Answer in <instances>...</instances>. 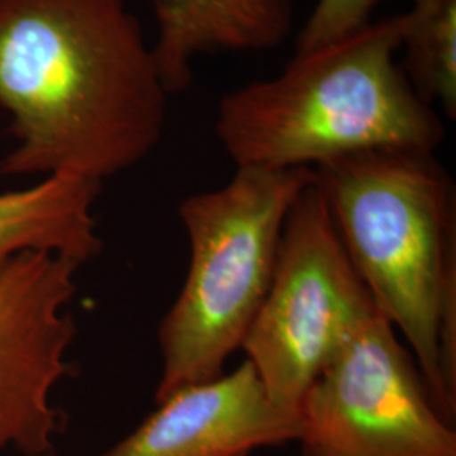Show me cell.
<instances>
[{
  "instance_id": "1",
  "label": "cell",
  "mask_w": 456,
  "mask_h": 456,
  "mask_svg": "<svg viewBox=\"0 0 456 456\" xmlns=\"http://www.w3.org/2000/svg\"><path fill=\"white\" fill-rule=\"evenodd\" d=\"M169 94L126 0H0L2 176L103 183L163 137Z\"/></svg>"
},
{
  "instance_id": "2",
  "label": "cell",
  "mask_w": 456,
  "mask_h": 456,
  "mask_svg": "<svg viewBox=\"0 0 456 456\" xmlns=\"http://www.w3.org/2000/svg\"><path fill=\"white\" fill-rule=\"evenodd\" d=\"M346 256L409 345L446 421L456 411V190L435 152L374 149L313 169Z\"/></svg>"
},
{
  "instance_id": "3",
  "label": "cell",
  "mask_w": 456,
  "mask_h": 456,
  "mask_svg": "<svg viewBox=\"0 0 456 456\" xmlns=\"http://www.w3.org/2000/svg\"><path fill=\"white\" fill-rule=\"evenodd\" d=\"M403 14L296 53L274 78L224 95L215 134L235 167L314 169L374 149L435 152L440 115L395 63Z\"/></svg>"
},
{
  "instance_id": "4",
  "label": "cell",
  "mask_w": 456,
  "mask_h": 456,
  "mask_svg": "<svg viewBox=\"0 0 456 456\" xmlns=\"http://www.w3.org/2000/svg\"><path fill=\"white\" fill-rule=\"evenodd\" d=\"M313 169L237 167L227 184L184 198L190 265L159 326L156 403L224 372L242 348L276 267L282 227Z\"/></svg>"
},
{
  "instance_id": "5",
  "label": "cell",
  "mask_w": 456,
  "mask_h": 456,
  "mask_svg": "<svg viewBox=\"0 0 456 456\" xmlns=\"http://www.w3.org/2000/svg\"><path fill=\"white\" fill-rule=\"evenodd\" d=\"M377 306L314 183L294 200L261 310L242 343L279 406L297 411L311 384Z\"/></svg>"
},
{
  "instance_id": "6",
  "label": "cell",
  "mask_w": 456,
  "mask_h": 456,
  "mask_svg": "<svg viewBox=\"0 0 456 456\" xmlns=\"http://www.w3.org/2000/svg\"><path fill=\"white\" fill-rule=\"evenodd\" d=\"M301 456H456L416 360L375 311L299 403Z\"/></svg>"
},
{
  "instance_id": "7",
  "label": "cell",
  "mask_w": 456,
  "mask_h": 456,
  "mask_svg": "<svg viewBox=\"0 0 456 456\" xmlns=\"http://www.w3.org/2000/svg\"><path fill=\"white\" fill-rule=\"evenodd\" d=\"M78 267L29 250L0 271V452L54 456L61 421L51 392L69 369L75 323L66 306Z\"/></svg>"
},
{
  "instance_id": "8",
  "label": "cell",
  "mask_w": 456,
  "mask_h": 456,
  "mask_svg": "<svg viewBox=\"0 0 456 456\" xmlns=\"http://www.w3.org/2000/svg\"><path fill=\"white\" fill-rule=\"evenodd\" d=\"M299 412L269 395L245 360L232 374L183 386L103 456H240L299 441Z\"/></svg>"
},
{
  "instance_id": "9",
  "label": "cell",
  "mask_w": 456,
  "mask_h": 456,
  "mask_svg": "<svg viewBox=\"0 0 456 456\" xmlns=\"http://www.w3.org/2000/svg\"><path fill=\"white\" fill-rule=\"evenodd\" d=\"M158 22L152 54L169 95L193 82L198 56L261 53L293 31L296 0H151Z\"/></svg>"
},
{
  "instance_id": "10",
  "label": "cell",
  "mask_w": 456,
  "mask_h": 456,
  "mask_svg": "<svg viewBox=\"0 0 456 456\" xmlns=\"http://www.w3.org/2000/svg\"><path fill=\"white\" fill-rule=\"evenodd\" d=\"M102 183L53 175L0 195V271L22 252H49L82 265L102 250L94 207Z\"/></svg>"
},
{
  "instance_id": "11",
  "label": "cell",
  "mask_w": 456,
  "mask_h": 456,
  "mask_svg": "<svg viewBox=\"0 0 456 456\" xmlns=\"http://www.w3.org/2000/svg\"><path fill=\"white\" fill-rule=\"evenodd\" d=\"M404 73L416 94L456 118V0H412L403 14Z\"/></svg>"
},
{
  "instance_id": "12",
  "label": "cell",
  "mask_w": 456,
  "mask_h": 456,
  "mask_svg": "<svg viewBox=\"0 0 456 456\" xmlns=\"http://www.w3.org/2000/svg\"><path fill=\"white\" fill-rule=\"evenodd\" d=\"M382 0H316L308 20L296 39V53L322 48L359 31Z\"/></svg>"
},
{
  "instance_id": "13",
  "label": "cell",
  "mask_w": 456,
  "mask_h": 456,
  "mask_svg": "<svg viewBox=\"0 0 456 456\" xmlns=\"http://www.w3.org/2000/svg\"><path fill=\"white\" fill-rule=\"evenodd\" d=\"M240 456H250V455H240Z\"/></svg>"
}]
</instances>
